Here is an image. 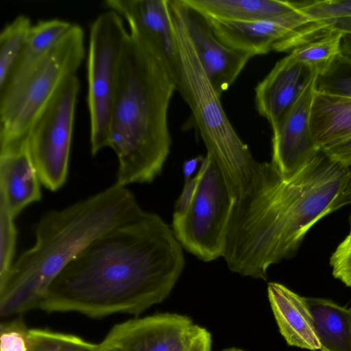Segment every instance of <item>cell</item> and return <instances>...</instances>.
<instances>
[{"instance_id": "obj_1", "label": "cell", "mask_w": 351, "mask_h": 351, "mask_svg": "<svg viewBox=\"0 0 351 351\" xmlns=\"http://www.w3.org/2000/svg\"><path fill=\"white\" fill-rule=\"evenodd\" d=\"M184 265L182 246L172 228L158 214L142 210L71 260L38 308L93 319L138 315L169 295Z\"/></svg>"}, {"instance_id": "obj_2", "label": "cell", "mask_w": 351, "mask_h": 351, "mask_svg": "<svg viewBox=\"0 0 351 351\" xmlns=\"http://www.w3.org/2000/svg\"><path fill=\"white\" fill-rule=\"evenodd\" d=\"M350 182V167L322 149L289 178L259 162L232 210L223 256L228 269L265 280L269 267L293 255L317 222L351 203Z\"/></svg>"}, {"instance_id": "obj_3", "label": "cell", "mask_w": 351, "mask_h": 351, "mask_svg": "<svg viewBox=\"0 0 351 351\" xmlns=\"http://www.w3.org/2000/svg\"><path fill=\"white\" fill-rule=\"evenodd\" d=\"M143 209L126 186L107 189L61 210L45 213L35 226L36 241L13 263L0 287V315L38 308L48 288L92 241Z\"/></svg>"}, {"instance_id": "obj_4", "label": "cell", "mask_w": 351, "mask_h": 351, "mask_svg": "<svg viewBox=\"0 0 351 351\" xmlns=\"http://www.w3.org/2000/svg\"><path fill=\"white\" fill-rule=\"evenodd\" d=\"M176 85L129 34L117 69L110 147L119 165L115 184L149 183L169 156L168 110Z\"/></svg>"}, {"instance_id": "obj_5", "label": "cell", "mask_w": 351, "mask_h": 351, "mask_svg": "<svg viewBox=\"0 0 351 351\" xmlns=\"http://www.w3.org/2000/svg\"><path fill=\"white\" fill-rule=\"evenodd\" d=\"M180 57L176 90L187 104L201 137L234 197L251 188L259 162L237 134L206 75L189 36L176 0H169Z\"/></svg>"}, {"instance_id": "obj_6", "label": "cell", "mask_w": 351, "mask_h": 351, "mask_svg": "<svg viewBox=\"0 0 351 351\" xmlns=\"http://www.w3.org/2000/svg\"><path fill=\"white\" fill-rule=\"evenodd\" d=\"M84 32L77 23L19 84L0 95V147L24 138L32 124L85 56Z\"/></svg>"}, {"instance_id": "obj_7", "label": "cell", "mask_w": 351, "mask_h": 351, "mask_svg": "<svg viewBox=\"0 0 351 351\" xmlns=\"http://www.w3.org/2000/svg\"><path fill=\"white\" fill-rule=\"evenodd\" d=\"M199 169L193 197L182 215H173L172 230L187 252L210 262L223 256L236 198L212 156L204 158Z\"/></svg>"}, {"instance_id": "obj_8", "label": "cell", "mask_w": 351, "mask_h": 351, "mask_svg": "<svg viewBox=\"0 0 351 351\" xmlns=\"http://www.w3.org/2000/svg\"><path fill=\"white\" fill-rule=\"evenodd\" d=\"M128 35L122 17L109 10L90 23L87 58L90 152L110 147V125L121 52Z\"/></svg>"}, {"instance_id": "obj_9", "label": "cell", "mask_w": 351, "mask_h": 351, "mask_svg": "<svg viewBox=\"0 0 351 351\" xmlns=\"http://www.w3.org/2000/svg\"><path fill=\"white\" fill-rule=\"evenodd\" d=\"M80 88L76 74L66 79L24 137L40 183L51 191L61 188L67 179Z\"/></svg>"}, {"instance_id": "obj_10", "label": "cell", "mask_w": 351, "mask_h": 351, "mask_svg": "<svg viewBox=\"0 0 351 351\" xmlns=\"http://www.w3.org/2000/svg\"><path fill=\"white\" fill-rule=\"evenodd\" d=\"M204 17L223 44L253 56L271 51L289 53L319 36L323 29L321 22L310 19L299 9L282 17L247 23Z\"/></svg>"}, {"instance_id": "obj_11", "label": "cell", "mask_w": 351, "mask_h": 351, "mask_svg": "<svg viewBox=\"0 0 351 351\" xmlns=\"http://www.w3.org/2000/svg\"><path fill=\"white\" fill-rule=\"evenodd\" d=\"M104 5L125 19L130 35L176 84L180 57L169 0H106Z\"/></svg>"}, {"instance_id": "obj_12", "label": "cell", "mask_w": 351, "mask_h": 351, "mask_svg": "<svg viewBox=\"0 0 351 351\" xmlns=\"http://www.w3.org/2000/svg\"><path fill=\"white\" fill-rule=\"evenodd\" d=\"M317 71L313 70L298 98L273 130L271 165L283 178L304 167L321 149L311 128Z\"/></svg>"}, {"instance_id": "obj_13", "label": "cell", "mask_w": 351, "mask_h": 351, "mask_svg": "<svg viewBox=\"0 0 351 351\" xmlns=\"http://www.w3.org/2000/svg\"><path fill=\"white\" fill-rule=\"evenodd\" d=\"M184 26L199 61L219 97L235 82L252 54L223 44L203 15L176 0Z\"/></svg>"}, {"instance_id": "obj_14", "label": "cell", "mask_w": 351, "mask_h": 351, "mask_svg": "<svg viewBox=\"0 0 351 351\" xmlns=\"http://www.w3.org/2000/svg\"><path fill=\"white\" fill-rule=\"evenodd\" d=\"M191 318L158 313L115 324L97 343V351H169L189 327Z\"/></svg>"}, {"instance_id": "obj_15", "label": "cell", "mask_w": 351, "mask_h": 351, "mask_svg": "<svg viewBox=\"0 0 351 351\" xmlns=\"http://www.w3.org/2000/svg\"><path fill=\"white\" fill-rule=\"evenodd\" d=\"M312 71L289 53L256 85V110L272 129L294 104Z\"/></svg>"}, {"instance_id": "obj_16", "label": "cell", "mask_w": 351, "mask_h": 351, "mask_svg": "<svg viewBox=\"0 0 351 351\" xmlns=\"http://www.w3.org/2000/svg\"><path fill=\"white\" fill-rule=\"evenodd\" d=\"M40 182L24 138L0 147V196L15 218L41 199Z\"/></svg>"}, {"instance_id": "obj_17", "label": "cell", "mask_w": 351, "mask_h": 351, "mask_svg": "<svg viewBox=\"0 0 351 351\" xmlns=\"http://www.w3.org/2000/svg\"><path fill=\"white\" fill-rule=\"evenodd\" d=\"M267 295L279 331L287 344L321 350L306 298L278 282L268 284Z\"/></svg>"}, {"instance_id": "obj_18", "label": "cell", "mask_w": 351, "mask_h": 351, "mask_svg": "<svg viewBox=\"0 0 351 351\" xmlns=\"http://www.w3.org/2000/svg\"><path fill=\"white\" fill-rule=\"evenodd\" d=\"M203 16L231 21L254 22L293 14L298 8L292 1L182 0Z\"/></svg>"}, {"instance_id": "obj_19", "label": "cell", "mask_w": 351, "mask_h": 351, "mask_svg": "<svg viewBox=\"0 0 351 351\" xmlns=\"http://www.w3.org/2000/svg\"><path fill=\"white\" fill-rule=\"evenodd\" d=\"M72 24L67 21L51 19L40 20L32 25L23 50L0 90V95L21 82L64 37Z\"/></svg>"}, {"instance_id": "obj_20", "label": "cell", "mask_w": 351, "mask_h": 351, "mask_svg": "<svg viewBox=\"0 0 351 351\" xmlns=\"http://www.w3.org/2000/svg\"><path fill=\"white\" fill-rule=\"evenodd\" d=\"M311 128L319 149L351 134V97L315 91Z\"/></svg>"}, {"instance_id": "obj_21", "label": "cell", "mask_w": 351, "mask_h": 351, "mask_svg": "<svg viewBox=\"0 0 351 351\" xmlns=\"http://www.w3.org/2000/svg\"><path fill=\"white\" fill-rule=\"evenodd\" d=\"M321 349L351 351V309L330 300L306 298Z\"/></svg>"}, {"instance_id": "obj_22", "label": "cell", "mask_w": 351, "mask_h": 351, "mask_svg": "<svg viewBox=\"0 0 351 351\" xmlns=\"http://www.w3.org/2000/svg\"><path fill=\"white\" fill-rule=\"evenodd\" d=\"M343 35L340 31L330 29L298 46L289 53L304 66L321 73L342 53Z\"/></svg>"}, {"instance_id": "obj_23", "label": "cell", "mask_w": 351, "mask_h": 351, "mask_svg": "<svg viewBox=\"0 0 351 351\" xmlns=\"http://www.w3.org/2000/svg\"><path fill=\"white\" fill-rule=\"evenodd\" d=\"M32 26L29 17L20 14L0 32V90L23 50Z\"/></svg>"}, {"instance_id": "obj_24", "label": "cell", "mask_w": 351, "mask_h": 351, "mask_svg": "<svg viewBox=\"0 0 351 351\" xmlns=\"http://www.w3.org/2000/svg\"><path fill=\"white\" fill-rule=\"evenodd\" d=\"M29 351H97L93 343L73 334L29 328Z\"/></svg>"}, {"instance_id": "obj_25", "label": "cell", "mask_w": 351, "mask_h": 351, "mask_svg": "<svg viewBox=\"0 0 351 351\" xmlns=\"http://www.w3.org/2000/svg\"><path fill=\"white\" fill-rule=\"evenodd\" d=\"M316 91L351 97V58L341 53L317 74Z\"/></svg>"}, {"instance_id": "obj_26", "label": "cell", "mask_w": 351, "mask_h": 351, "mask_svg": "<svg viewBox=\"0 0 351 351\" xmlns=\"http://www.w3.org/2000/svg\"><path fill=\"white\" fill-rule=\"evenodd\" d=\"M14 217L0 196V287L5 282L13 265L17 230Z\"/></svg>"}, {"instance_id": "obj_27", "label": "cell", "mask_w": 351, "mask_h": 351, "mask_svg": "<svg viewBox=\"0 0 351 351\" xmlns=\"http://www.w3.org/2000/svg\"><path fill=\"white\" fill-rule=\"evenodd\" d=\"M297 8L310 19L328 22L351 17V0H314L294 1Z\"/></svg>"}, {"instance_id": "obj_28", "label": "cell", "mask_w": 351, "mask_h": 351, "mask_svg": "<svg viewBox=\"0 0 351 351\" xmlns=\"http://www.w3.org/2000/svg\"><path fill=\"white\" fill-rule=\"evenodd\" d=\"M29 328L21 315L0 324V351H29Z\"/></svg>"}, {"instance_id": "obj_29", "label": "cell", "mask_w": 351, "mask_h": 351, "mask_svg": "<svg viewBox=\"0 0 351 351\" xmlns=\"http://www.w3.org/2000/svg\"><path fill=\"white\" fill-rule=\"evenodd\" d=\"M212 337L205 328L193 324L169 351H210Z\"/></svg>"}, {"instance_id": "obj_30", "label": "cell", "mask_w": 351, "mask_h": 351, "mask_svg": "<svg viewBox=\"0 0 351 351\" xmlns=\"http://www.w3.org/2000/svg\"><path fill=\"white\" fill-rule=\"evenodd\" d=\"M335 278L347 286L351 283V236L348 235L340 243L330 258Z\"/></svg>"}, {"instance_id": "obj_31", "label": "cell", "mask_w": 351, "mask_h": 351, "mask_svg": "<svg viewBox=\"0 0 351 351\" xmlns=\"http://www.w3.org/2000/svg\"><path fill=\"white\" fill-rule=\"evenodd\" d=\"M332 161L343 166H351V134L321 149Z\"/></svg>"}, {"instance_id": "obj_32", "label": "cell", "mask_w": 351, "mask_h": 351, "mask_svg": "<svg viewBox=\"0 0 351 351\" xmlns=\"http://www.w3.org/2000/svg\"><path fill=\"white\" fill-rule=\"evenodd\" d=\"M200 175L199 168L195 176L184 179V187L176 202L173 215L180 216L186 212L195 194Z\"/></svg>"}, {"instance_id": "obj_33", "label": "cell", "mask_w": 351, "mask_h": 351, "mask_svg": "<svg viewBox=\"0 0 351 351\" xmlns=\"http://www.w3.org/2000/svg\"><path fill=\"white\" fill-rule=\"evenodd\" d=\"M328 30L336 29L345 33H351V17L340 18L324 23Z\"/></svg>"}, {"instance_id": "obj_34", "label": "cell", "mask_w": 351, "mask_h": 351, "mask_svg": "<svg viewBox=\"0 0 351 351\" xmlns=\"http://www.w3.org/2000/svg\"><path fill=\"white\" fill-rule=\"evenodd\" d=\"M204 157L198 156L197 157L186 160L182 167L183 175L184 179L191 178L198 164L202 162Z\"/></svg>"}, {"instance_id": "obj_35", "label": "cell", "mask_w": 351, "mask_h": 351, "mask_svg": "<svg viewBox=\"0 0 351 351\" xmlns=\"http://www.w3.org/2000/svg\"><path fill=\"white\" fill-rule=\"evenodd\" d=\"M341 52L351 58V33H345L342 37Z\"/></svg>"}, {"instance_id": "obj_36", "label": "cell", "mask_w": 351, "mask_h": 351, "mask_svg": "<svg viewBox=\"0 0 351 351\" xmlns=\"http://www.w3.org/2000/svg\"><path fill=\"white\" fill-rule=\"evenodd\" d=\"M222 351H244V350L239 349V348H231L226 349Z\"/></svg>"}, {"instance_id": "obj_37", "label": "cell", "mask_w": 351, "mask_h": 351, "mask_svg": "<svg viewBox=\"0 0 351 351\" xmlns=\"http://www.w3.org/2000/svg\"><path fill=\"white\" fill-rule=\"evenodd\" d=\"M351 184V182H350ZM351 186V185H350ZM348 235H350L351 236V220H350V232H349V234Z\"/></svg>"}, {"instance_id": "obj_38", "label": "cell", "mask_w": 351, "mask_h": 351, "mask_svg": "<svg viewBox=\"0 0 351 351\" xmlns=\"http://www.w3.org/2000/svg\"><path fill=\"white\" fill-rule=\"evenodd\" d=\"M321 351H326V350H323V349H321Z\"/></svg>"}, {"instance_id": "obj_39", "label": "cell", "mask_w": 351, "mask_h": 351, "mask_svg": "<svg viewBox=\"0 0 351 351\" xmlns=\"http://www.w3.org/2000/svg\"><path fill=\"white\" fill-rule=\"evenodd\" d=\"M348 287H351V283L349 285V286H348Z\"/></svg>"}]
</instances>
